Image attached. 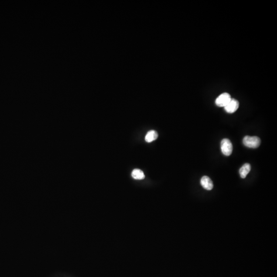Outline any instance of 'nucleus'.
Returning <instances> with one entry per match:
<instances>
[{
    "label": "nucleus",
    "instance_id": "20e7f679",
    "mask_svg": "<svg viewBox=\"0 0 277 277\" xmlns=\"http://www.w3.org/2000/svg\"><path fill=\"white\" fill-rule=\"evenodd\" d=\"M239 107V103L236 100L231 99L228 104L224 107V109L227 113H232L235 112Z\"/></svg>",
    "mask_w": 277,
    "mask_h": 277
},
{
    "label": "nucleus",
    "instance_id": "0eeeda50",
    "mask_svg": "<svg viewBox=\"0 0 277 277\" xmlns=\"http://www.w3.org/2000/svg\"><path fill=\"white\" fill-rule=\"evenodd\" d=\"M251 170V166L249 163L244 164L240 169L239 173L242 179L246 178L247 175L250 172Z\"/></svg>",
    "mask_w": 277,
    "mask_h": 277
},
{
    "label": "nucleus",
    "instance_id": "f257e3e1",
    "mask_svg": "<svg viewBox=\"0 0 277 277\" xmlns=\"http://www.w3.org/2000/svg\"><path fill=\"white\" fill-rule=\"evenodd\" d=\"M243 143L246 147L252 149H256L260 145L261 140L259 137L256 136H245L243 140Z\"/></svg>",
    "mask_w": 277,
    "mask_h": 277
},
{
    "label": "nucleus",
    "instance_id": "7ed1b4c3",
    "mask_svg": "<svg viewBox=\"0 0 277 277\" xmlns=\"http://www.w3.org/2000/svg\"><path fill=\"white\" fill-rule=\"evenodd\" d=\"M231 98L230 94L224 92L220 95L215 100V104L219 107H225L230 102Z\"/></svg>",
    "mask_w": 277,
    "mask_h": 277
},
{
    "label": "nucleus",
    "instance_id": "423d86ee",
    "mask_svg": "<svg viewBox=\"0 0 277 277\" xmlns=\"http://www.w3.org/2000/svg\"><path fill=\"white\" fill-rule=\"evenodd\" d=\"M158 137V133L154 130H149L146 135L145 140L148 143H150L155 140H157Z\"/></svg>",
    "mask_w": 277,
    "mask_h": 277
},
{
    "label": "nucleus",
    "instance_id": "f03ea898",
    "mask_svg": "<svg viewBox=\"0 0 277 277\" xmlns=\"http://www.w3.org/2000/svg\"><path fill=\"white\" fill-rule=\"evenodd\" d=\"M221 149L222 153L224 155L229 156L232 154V144L228 138H224L221 142Z\"/></svg>",
    "mask_w": 277,
    "mask_h": 277
},
{
    "label": "nucleus",
    "instance_id": "39448f33",
    "mask_svg": "<svg viewBox=\"0 0 277 277\" xmlns=\"http://www.w3.org/2000/svg\"><path fill=\"white\" fill-rule=\"evenodd\" d=\"M201 184L204 189L210 190L214 187L213 181L209 177L203 176L201 179Z\"/></svg>",
    "mask_w": 277,
    "mask_h": 277
},
{
    "label": "nucleus",
    "instance_id": "6e6552de",
    "mask_svg": "<svg viewBox=\"0 0 277 277\" xmlns=\"http://www.w3.org/2000/svg\"><path fill=\"white\" fill-rule=\"evenodd\" d=\"M132 176L136 180H143L145 178V175L141 169H133L132 172Z\"/></svg>",
    "mask_w": 277,
    "mask_h": 277
}]
</instances>
